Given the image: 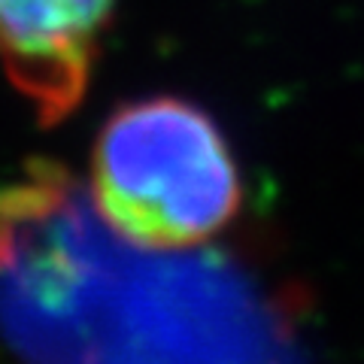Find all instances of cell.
Wrapping results in <instances>:
<instances>
[{"instance_id":"2","label":"cell","mask_w":364,"mask_h":364,"mask_svg":"<svg viewBox=\"0 0 364 364\" xmlns=\"http://www.w3.org/2000/svg\"><path fill=\"white\" fill-rule=\"evenodd\" d=\"M116 0H0V70L43 124L82 104Z\"/></svg>"},{"instance_id":"1","label":"cell","mask_w":364,"mask_h":364,"mask_svg":"<svg viewBox=\"0 0 364 364\" xmlns=\"http://www.w3.org/2000/svg\"><path fill=\"white\" fill-rule=\"evenodd\" d=\"M91 200L122 240L179 252L210 243L237 219L243 179L210 112L155 95L107 116L91 149Z\"/></svg>"}]
</instances>
